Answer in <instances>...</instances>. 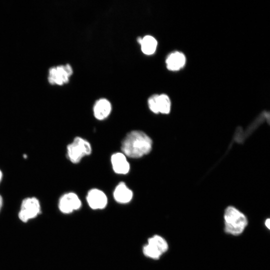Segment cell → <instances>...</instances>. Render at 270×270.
Masks as SVG:
<instances>
[{
  "label": "cell",
  "instance_id": "13",
  "mask_svg": "<svg viewBox=\"0 0 270 270\" xmlns=\"http://www.w3.org/2000/svg\"><path fill=\"white\" fill-rule=\"evenodd\" d=\"M140 44L142 52L146 55H150L155 52L158 42L152 36L146 35L142 38Z\"/></svg>",
  "mask_w": 270,
  "mask_h": 270
},
{
  "label": "cell",
  "instance_id": "15",
  "mask_svg": "<svg viewBox=\"0 0 270 270\" xmlns=\"http://www.w3.org/2000/svg\"><path fill=\"white\" fill-rule=\"evenodd\" d=\"M158 94H154L148 99V104L150 110L154 114H158Z\"/></svg>",
  "mask_w": 270,
  "mask_h": 270
},
{
  "label": "cell",
  "instance_id": "16",
  "mask_svg": "<svg viewBox=\"0 0 270 270\" xmlns=\"http://www.w3.org/2000/svg\"><path fill=\"white\" fill-rule=\"evenodd\" d=\"M264 224L268 229L270 228V218H268L266 220L265 222H264Z\"/></svg>",
  "mask_w": 270,
  "mask_h": 270
},
{
  "label": "cell",
  "instance_id": "9",
  "mask_svg": "<svg viewBox=\"0 0 270 270\" xmlns=\"http://www.w3.org/2000/svg\"><path fill=\"white\" fill-rule=\"evenodd\" d=\"M111 164L114 172L119 174H126L130 170V165L126 156L122 152H118L111 156Z\"/></svg>",
  "mask_w": 270,
  "mask_h": 270
},
{
  "label": "cell",
  "instance_id": "18",
  "mask_svg": "<svg viewBox=\"0 0 270 270\" xmlns=\"http://www.w3.org/2000/svg\"><path fill=\"white\" fill-rule=\"evenodd\" d=\"M2 174L1 171L0 170V181L2 179Z\"/></svg>",
  "mask_w": 270,
  "mask_h": 270
},
{
  "label": "cell",
  "instance_id": "3",
  "mask_svg": "<svg viewBox=\"0 0 270 270\" xmlns=\"http://www.w3.org/2000/svg\"><path fill=\"white\" fill-rule=\"evenodd\" d=\"M168 249L167 241L162 236L155 234L149 238L143 246L144 256L152 260H158Z\"/></svg>",
  "mask_w": 270,
  "mask_h": 270
},
{
  "label": "cell",
  "instance_id": "4",
  "mask_svg": "<svg viewBox=\"0 0 270 270\" xmlns=\"http://www.w3.org/2000/svg\"><path fill=\"white\" fill-rule=\"evenodd\" d=\"M92 150L90 143L80 136L76 137L67 146L68 156L73 164L78 163L83 157L90 154Z\"/></svg>",
  "mask_w": 270,
  "mask_h": 270
},
{
  "label": "cell",
  "instance_id": "8",
  "mask_svg": "<svg viewBox=\"0 0 270 270\" xmlns=\"http://www.w3.org/2000/svg\"><path fill=\"white\" fill-rule=\"evenodd\" d=\"M86 198L89 206L94 210L104 209L108 204L106 194L99 189L92 188L89 190Z\"/></svg>",
  "mask_w": 270,
  "mask_h": 270
},
{
  "label": "cell",
  "instance_id": "11",
  "mask_svg": "<svg viewBox=\"0 0 270 270\" xmlns=\"http://www.w3.org/2000/svg\"><path fill=\"white\" fill-rule=\"evenodd\" d=\"M113 196L116 202L124 204L131 201L133 197V192L124 182H120L116 187Z\"/></svg>",
  "mask_w": 270,
  "mask_h": 270
},
{
  "label": "cell",
  "instance_id": "10",
  "mask_svg": "<svg viewBox=\"0 0 270 270\" xmlns=\"http://www.w3.org/2000/svg\"><path fill=\"white\" fill-rule=\"evenodd\" d=\"M112 110V104L106 98H102L98 100L94 104L93 112L96 118L98 120H104L110 114Z\"/></svg>",
  "mask_w": 270,
  "mask_h": 270
},
{
  "label": "cell",
  "instance_id": "1",
  "mask_svg": "<svg viewBox=\"0 0 270 270\" xmlns=\"http://www.w3.org/2000/svg\"><path fill=\"white\" fill-rule=\"evenodd\" d=\"M152 141L142 130H134L127 134L122 142L121 150L126 156L138 158L149 154Z\"/></svg>",
  "mask_w": 270,
  "mask_h": 270
},
{
  "label": "cell",
  "instance_id": "12",
  "mask_svg": "<svg viewBox=\"0 0 270 270\" xmlns=\"http://www.w3.org/2000/svg\"><path fill=\"white\" fill-rule=\"evenodd\" d=\"M186 62L185 56L182 52H174L170 53L166 58V62L168 69L176 71L182 68Z\"/></svg>",
  "mask_w": 270,
  "mask_h": 270
},
{
  "label": "cell",
  "instance_id": "2",
  "mask_svg": "<svg viewBox=\"0 0 270 270\" xmlns=\"http://www.w3.org/2000/svg\"><path fill=\"white\" fill-rule=\"evenodd\" d=\"M224 219L225 232L232 236L241 234L248 224L246 216L232 206H229L226 208Z\"/></svg>",
  "mask_w": 270,
  "mask_h": 270
},
{
  "label": "cell",
  "instance_id": "7",
  "mask_svg": "<svg viewBox=\"0 0 270 270\" xmlns=\"http://www.w3.org/2000/svg\"><path fill=\"white\" fill-rule=\"evenodd\" d=\"M82 202L77 194L68 192L64 194L60 199L58 207L64 214H70L80 208Z\"/></svg>",
  "mask_w": 270,
  "mask_h": 270
},
{
  "label": "cell",
  "instance_id": "5",
  "mask_svg": "<svg viewBox=\"0 0 270 270\" xmlns=\"http://www.w3.org/2000/svg\"><path fill=\"white\" fill-rule=\"evenodd\" d=\"M72 72L69 64L52 67L49 69L48 81L51 84L62 86L68 82Z\"/></svg>",
  "mask_w": 270,
  "mask_h": 270
},
{
  "label": "cell",
  "instance_id": "14",
  "mask_svg": "<svg viewBox=\"0 0 270 270\" xmlns=\"http://www.w3.org/2000/svg\"><path fill=\"white\" fill-rule=\"evenodd\" d=\"M158 113L168 114L170 112L171 102L169 97L166 94H158Z\"/></svg>",
  "mask_w": 270,
  "mask_h": 270
},
{
  "label": "cell",
  "instance_id": "17",
  "mask_svg": "<svg viewBox=\"0 0 270 270\" xmlns=\"http://www.w3.org/2000/svg\"><path fill=\"white\" fill-rule=\"evenodd\" d=\"M2 206V198L0 196V210Z\"/></svg>",
  "mask_w": 270,
  "mask_h": 270
},
{
  "label": "cell",
  "instance_id": "6",
  "mask_svg": "<svg viewBox=\"0 0 270 270\" xmlns=\"http://www.w3.org/2000/svg\"><path fill=\"white\" fill-rule=\"evenodd\" d=\"M40 204L38 199L30 198L24 199L22 204L18 216L21 220L26 222L35 218L40 212Z\"/></svg>",
  "mask_w": 270,
  "mask_h": 270
}]
</instances>
